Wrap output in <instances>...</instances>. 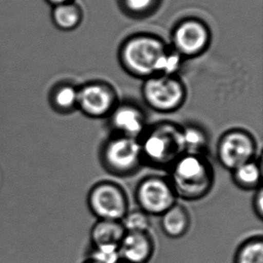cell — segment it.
<instances>
[{
  "label": "cell",
  "instance_id": "20",
  "mask_svg": "<svg viewBox=\"0 0 263 263\" xmlns=\"http://www.w3.org/2000/svg\"><path fill=\"white\" fill-rule=\"evenodd\" d=\"M121 222L126 232H149L152 224L151 217L140 209L128 210Z\"/></svg>",
  "mask_w": 263,
  "mask_h": 263
},
{
  "label": "cell",
  "instance_id": "21",
  "mask_svg": "<svg viewBox=\"0 0 263 263\" xmlns=\"http://www.w3.org/2000/svg\"><path fill=\"white\" fill-rule=\"evenodd\" d=\"M86 259L96 263H117L121 260L119 247L110 246H89Z\"/></svg>",
  "mask_w": 263,
  "mask_h": 263
},
{
  "label": "cell",
  "instance_id": "3",
  "mask_svg": "<svg viewBox=\"0 0 263 263\" xmlns=\"http://www.w3.org/2000/svg\"><path fill=\"white\" fill-rule=\"evenodd\" d=\"M167 50L165 43L156 36H133L122 43L118 61L127 74L144 80L158 74L161 60Z\"/></svg>",
  "mask_w": 263,
  "mask_h": 263
},
{
  "label": "cell",
  "instance_id": "24",
  "mask_svg": "<svg viewBox=\"0 0 263 263\" xmlns=\"http://www.w3.org/2000/svg\"><path fill=\"white\" fill-rule=\"evenodd\" d=\"M153 1L154 0H126L128 7L137 12L145 10L153 3Z\"/></svg>",
  "mask_w": 263,
  "mask_h": 263
},
{
  "label": "cell",
  "instance_id": "7",
  "mask_svg": "<svg viewBox=\"0 0 263 263\" xmlns=\"http://www.w3.org/2000/svg\"><path fill=\"white\" fill-rule=\"evenodd\" d=\"M258 144L254 136L245 128L228 129L219 137L216 146L218 163L231 172L257 157Z\"/></svg>",
  "mask_w": 263,
  "mask_h": 263
},
{
  "label": "cell",
  "instance_id": "4",
  "mask_svg": "<svg viewBox=\"0 0 263 263\" xmlns=\"http://www.w3.org/2000/svg\"><path fill=\"white\" fill-rule=\"evenodd\" d=\"M99 162L104 171L119 178L130 177L144 164L139 139L110 134L100 146Z\"/></svg>",
  "mask_w": 263,
  "mask_h": 263
},
{
  "label": "cell",
  "instance_id": "25",
  "mask_svg": "<svg viewBox=\"0 0 263 263\" xmlns=\"http://www.w3.org/2000/svg\"><path fill=\"white\" fill-rule=\"evenodd\" d=\"M47 3L50 4L52 7L57 6V5H61V4L69 3L71 2V0H45Z\"/></svg>",
  "mask_w": 263,
  "mask_h": 263
},
{
  "label": "cell",
  "instance_id": "2",
  "mask_svg": "<svg viewBox=\"0 0 263 263\" xmlns=\"http://www.w3.org/2000/svg\"><path fill=\"white\" fill-rule=\"evenodd\" d=\"M144 164L157 170H166L184 155L181 125L163 121L149 125L139 139Z\"/></svg>",
  "mask_w": 263,
  "mask_h": 263
},
{
  "label": "cell",
  "instance_id": "12",
  "mask_svg": "<svg viewBox=\"0 0 263 263\" xmlns=\"http://www.w3.org/2000/svg\"><path fill=\"white\" fill-rule=\"evenodd\" d=\"M156 251L150 232H126L119 245L121 260L128 263H148Z\"/></svg>",
  "mask_w": 263,
  "mask_h": 263
},
{
  "label": "cell",
  "instance_id": "5",
  "mask_svg": "<svg viewBox=\"0 0 263 263\" xmlns=\"http://www.w3.org/2000/svg\"><path fill=\"white\" fill-rule=\"evenodd\" d=\"M142 99L158 114H173L183 106L188 92L179 76L155 75L144 79Z\"/></svg>",
  "mask_w": 263,
  "mask_h": 263
},
{
  "label": "cell",
  "instance_id": "17",
  "mask_svg": "<svg viewBox=\"0 0 263 263\" xmlns=\"http://www.w3.org/2000/svg\"><path fill=\"white\" fill-rule=\"evenodd\" d=\"M181 142L184 154L206 156L210 135L205 128L195 123L181 125Z\"/></svg>",
  "mask_w": 263,
  "mask_h": 263
},
{
  "label": "cell",
  "instance_id": "16",
  "mask_svg": "<svg viewBox=\"0 0 263 263\" xmlns=\"http://www.w3.org/2000/svg\"><path fill=\"white\" fill-rule=\"evenodd\" d=\"M262 162L261 157L241 164L231 171L232 181L237 188L250 192L255 191L262 185Z\"/></svg>",
  "mask_w": 263,
  "mask_h": 263
},
{
  "label": "cell",
  "instance_id": "26",
  "mask_svg": "<svg viewBox=\"0 0 263 263\" xmlns=\"http://www.w3.org/2000/svg\"><path fill=\"white\" fill-rule=\"evenodd\" d=\"M82 263H96L95 261H92V260H88V259H86V260H84Z\"/></svg>",
  "mask_w": 263,
  "mask_h": 263
},
{
  "label": "cell",
  "instance_id": "6",
  "mask_svg": "<svg viewBox=\"0 0 263 263\" xmlns=\"http://www.w3.org/2000/svg\"><path fill=\"white\" fill-rule=\"evenodd\" d=\"M86 203L97 219L121 221L128 210V199L121 185L110 181L96 182L89 190Z\"/></svg>",
  "mask_w": 263,
  "mask_h": 263
},
{
  "label": "cell",
  "instance_id": "1",
  "mask_svg": "<svg viewBox=\"0 0 263 263\" xmlns=\"http://www.w3.org/2000/svg\"><path fill=\"white\" fill-rule=\"evenodd\" d=\"M167 172V178L178 199L200 200L213 189L215 172L206 156L184 154Z\"/></svg>",
  "mask_w": 263,
  "mask_h": 263
},
{
  "label": "cell",
  "instance_id": "19",
  "mask_svg": "<svg viewBox=\"0 0 263 263\" xmlns=\"http://www.w3.org/2000/svg\"><path fill=\"white\" fill-rule=\"evenodd\" d=\"M234 263H263V238L253 235L243 240L235 251Z\"/></svg>",
  "mask_w": 263,
  "mask_h": 263
},
{
  "label": "cell",
  "instance_id": "15",
  "mask_svg": "<svg viewBox=\"0 0 263 263\" xmlns=\"http://www.w3.org/2000/svg\"><path fill=\"white\" fill-rule=\"evenodd\" d=\"M125 234L121 221L97 219L90 229V245L119 247Z\"/></svg>",
  "mask_w": 263,
  "mask_h": 263
},
{
  "label": "cell",
  "instance_id": "27",
  "mask_svg": "<svg viewBox=\"0 0 263 263\" xmlns=\"http://www.w3.org/2000/svg\"><path fill=\"white\" fill-rule=\"evenodd\" d=\"M117 263H128V262H126V261H123V260H120V261H119V262H117Z\"/></svg>",
  "mask_w": 263,
  "mask_h": 263
},
{
  "label": "cell",
  "instance_id": "14",
  "mask_svg": "<svg viewBox=\"0 0 263 263\" xmlns=\"http://www.w3.org/2000/svg\"><path fill=\"white\" fill-rule=\"evenodd\" d=\"M192 226V217L186 206L176 202L160 216V228L165 236L180 239L187 235Z\"/></svg>",
  "mask_w": 263,
  "mask_h": 263
},
{
  "label": "cell",
  "instance_id": "22",
  "mask_svg": "<svg viewBox=\"0 0 263 263\" xmlns=\"http://www.w3.org/2000/svg\"><path fill=\"white\" fill-rule=\"evenodd\" d=\"M184 61L175 50L168 48L167 51L161 60L157 75L178 76Z\"/></svg>",
  "mask_w": 263,
  "mask_h": 263
},
{
  "label": "cell",
  "instance_id": "13",
  "mask_svg": "<svg viewBox=\"0 0 263 263\" xmlns=\"http://www.w3.org/2000/svg\"><path fill=\"white\" fill-rule=\"evenodd\" d=\"M79 86L69 81H59L51 86L48 103L51 110L60 115H68L78 110Z\"/></svg>",
  "mask_w": 263,
  "mask_h": 263
},
{
  "label": "cell",
  "instance_id": "8",
  "mask_svg": "<svg viewBox=\"0 0 263 263\" xmlns=\"http://www.w3.org/2000/svg\"><path fill=\"white\" fill-rule=\"evenodd\" d=\"M135 199L139 209L150 217H160L178 202L167 176L157 175H147L139 181L136 187Z\"/></svg>",
  "mask_w": 263,
  "mask_h": 263
},
{
  "label": "cell",
  "instance_id": "23",
  "mask_svg": "<svg viewBox=\"0 0 263 263\" xmlns=\"http://www.w3.org/2000/svg\"><path fill=\"white\" fill-rule=\"evenodd\" d=\"M253 213L259 220L263 218V189L262 185L254 191L252 201Z\"/></svg>",
  "mask_w": 263,
  "mask_h": 263
},
{
  "label": "cell",
  "instance_id": "11",
  "mask_svg": "<svg viewBox=\"0 0 263 263\" xmlns=\"http://www.w3.org/2000/svg\"><path fill=\"white\" fill-rule=\"evenodd\" d=\"M210 43V32L205 25L197 21H187L175 29L172 49L184 60H191L205 53Z\"/></svg>",
  "mask_w": 263,
  "mask_h": 263
},
{
  "label": "cell",
  "instance_id": "9",
  "mask_svg": "<svg viewBox=\"0 0 263 263\" xmlns=\"http://www.w3.org/2000/svg\"><path fill=\"white\" fill-rule=\"evenodd\" d=\"M119 103L117 92L109 83L92 80L79 86L78 110L91 119H107Z\"/></svg>",
  "mask_w": 263,
  "mask_h": 263
},
{
  "label": "cell",
  "instance_id": "10",
  "mask_svg": "<svg viewBox=\"0 0 263 263\" xmlns=\"http://www.w3.org/2000/svg\"><path fill=\"white\" fill-rule=\"evenodd\" d=\"M110 134L139 139L147 127L146 112L138 103L132 101H119L107 117Z\"/></svg>",
  "mask_w": 263,
  "mask_h": 263
},
{
  "label": "cell",
  "instance_id": "18",
  "mask_svg": "<svg viewBox=\"0 0 263 263\" xmlns=\"http://www.w3.org/2000/svg\"><path fill=\"white\" fill-rule=\"evenodd\" d=\"M80 11L71 2L54 6L51 10V20L53 25L59 30L65 32L77 28L80 22Z\"/></svg>",
  "mask_w": 263,
  "mask_h": 263
}]
</instances>
